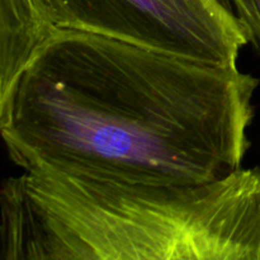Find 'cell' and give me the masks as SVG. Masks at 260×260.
Listing matches in <instances>:
<instances>
[{"label":"cell","instance_id":"cell-2","mask_svg":"<svg viewBox=\"0 0 260 260\" xmlns=\"http://www.w3.org/2000/svg\"><path fill=\"white\" fill-rule=\"evenodd\" d=\"M0 210V260H260V169L162 185L23 172Z\"/></svg>","mask_w":260,"mask_h":260},{"label":"cell","instance_id":"cell-4","mask_svg":"<svg viewBox=\"0 0 260 260\" xmlns=\"http://www.w3.org/2000/svg\"><path fill=\"white\" fill-rule=\"evenodd\" d=\"M248 42L260 53V0H230Z\"/></svg>","mask_w":260,"mask_h":260},{"label":"cell","instance_id":"cell-1","mask_svg":"<svg viewBox=\"0 0 260 260\" xmlns=\"http://www.w3.org/2000/svg\"><path fill=\"white\" fill-rule=\"evenodd\" d=\"M259 79L95 33L62 30L0 90L23 172L197 184L243 168Z\"/></svg>","mask_w":260,"mask_h":260},{"label":"cell","instance_id":"cell-3","mask_svg":"<svg viewBox=\"0 0 260 260\" xmlns=\"http://www.w3.org/2000/svg\"><path fill=\"white\" fill-rule=\"evenodd\" d=\"M62 30L228 66L249 43L230 0H0V90Z\"/></svg>","mask_w":260,"mask_h":260}]
</instances>
